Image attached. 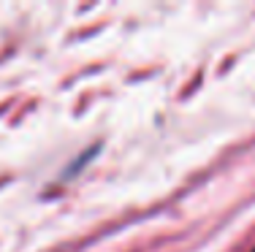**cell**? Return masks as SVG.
Masks as SVG:
<instances>
[{"mask_svg":"<svg viewBox=\"0 0 255 252\" xmlns=\"http://www.w3.org/2000/svg\"><path fill=\"white\" fill-rule=\"evenodd\" d=\"M250 252H255V247H253V250H250Z\"/></svg>","mask_w":255,"mask_h":252,"instance_id":"6da1fadb","label":"cell"}]
</instances>
